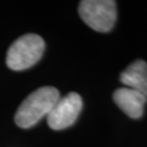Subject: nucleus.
Segmentation results:
<instances>
[{
    "mask_svg": "<svg viewBox=\"0 0 147 147\" xmlns=\"http://www.w3.org/2000/svg\"><path fill=\"white\" fill-rule=\"evenodd\" d=\"M60 99V93L56 87L45 86L30 94L14 116L16 125L28 129L36 124L44 117H47L55 104Z\"/></svg>",
    "mask_w": 147,
    "mask_h": 147,
    "instance_id": "obj_1",
    "label": "nucleus"
},
{
    "mask_svg": "<svg viewBox=\"0 0 147 147\" xmlns=\"http://www.w3.org/2000/svg\"><path fill=\"white\" fill-rule=\"evenodd\" d=\"M45 50V42L36 34H26L18 38L7 53V65L13 71L31 68L39 61Z\"/></svg>",
    "mask_w": 147,
    "mask_h": 147,
    "instance_id": "obj_2",
    "label": "nucleus"
},
{
    "mask_svg": "<svg viewBox=\"0 0 147 147\" xmlns=\"http://www.w3.org/2000/svg\"><path fill=\"white\" fill-rule=\"evenodd\" d=\"M79 14L94 31L107 33L117 21V3L112 0H83L79 5Z\"/></svg>",
    "mask_w": 147,
    "mask_h": 147,
    "instance_id": "obj_3",
    "label": "nucleus"
},
{
    "mask_svg": "<svg viewBox=\"0 0 147 147\" xmlns=\"http://www.w3.org/2000/svg\"><path fill=\"white\" fill-rule=\"evenodd\" d=\"M83 108V100L78 93L71 92L55 104L47 116L50 129L60 131L74 124Z\"/></svg>",
    "mask_w": 147,
    "mask_h": 147,
    "instance_id": "obj_4",
    "label": "nucleus"
},
{
    "mask_svg": "<svg viewBox=\"0 0 147 147\" xmlns=\"http://www.w3.org/2000/svg\"><path fill=\"white\" fill-rule=\"evenodd\" d=\"M113 101L127 117L140 119L144 115V107L147 102V96L127 87H121L112 95Z\"/></svg>",
    "mask_w": 147,
    "mask_h": 147,
    "instance_id": "obj_5",
    "label": "nucleus"
},
{
    "mask_svg": "<svg viewBox=\"0 0 147 147\" xmlns=\"http://www.w3.org/2000/svg\"><path fill=\"white\" fill-rule=\"evenodd\" d=\"M120 82L124 87L132 88L147 96V63L142 59L132 62L120 74Z\"/></svg>",
    "mask_w": 147,
    "mask_h": 147,
    "instance_id": "obj_6",
    "label": "nucleus"
}]
</instances>
